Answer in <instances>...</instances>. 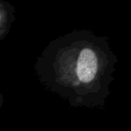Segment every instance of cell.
I'll return each instance as SVG.
<instances>
[{
    "label": "cell",
    "instance_id": "1",
    "mask_svg": "<svg viewBox=\"0 0 131 131\" xmlns=\"http://www.w3.org/2000/svg\"><path fill=\"white\" fill-rule=\"evenodd\" d=\"M98 68V61L95 53L89 48L82 49L77 66V75L81 82L89 83L94 78Z\"/></svg>",
    "mask_w": 131,
    "mask_h": 131
}]
</instances>
